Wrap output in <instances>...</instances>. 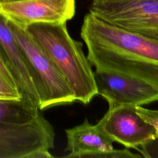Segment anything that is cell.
I'll list each match as a JSON object with an SVG mask.
<instances>
[{"instance_id":"6da1fadb","label":"cell","mask_w":158,"mask_h":158,"mask_svg":"<svg viewBox=\"0 0 158 158\" xmlns=\"http://www.w3.org/2000/svg\"><path fill=\"white\" fill-rule=\"evenodd\" d=\"M80 36L96 70L128 75L158 88V41L87 14Z\"/></svg>"},{"instance_id":"7a4b0ae2","label":"cell","mask_w":158,"mask_h":158,"mask_svg":"<svg viewBox=\"0 0 158 158\" xmlns=\"http://www.w3.org/2000/svg\"><path fill=\"white\" fill-rule=\"evenodd\" d=\"M66 23H35L25 29L64 75L75 100L87 104L98 94L94 72L83 43L70 36Z\"/></svg>"},{"instance_id":"3957f363","label":"cell","mask_w":158,"mask_h":158,"mask_svg":"<svg viewBox=\"0 0 158 158\" xmlns=\"http://www.w3.org/2000/svg\"><path fill=\"white\" fill-rule=\"evenodd\" d=\"M55 133L40 112L20 124L0 122V158H51Z\"/></svg>"},{"instance_id":"277c9868","label":"cell","mask_w":158,"mask_h":158,"mask_svg":"<svg viewBox=\"0 0 158 158\" xmlns=\"http://www.w3.org/2000/svg\"><path fill=\"white\" fill-rule=\"evenodd\" d=\"M9 22L16 41L43 85L46 94L45 109L74 102L67 80L42 47L25 28L9 19Z\"/></svg>"},{"instance_id":"5b68a950","label":"cell","mask_w":158,"mask_h":158,"mask_svg":"<svg viewBox=\"0 0 158 158\" xmlns=\"http://www.w3.org/2000/svg\"><path fill=\"white\" fill-rule=\"evenodd\" d=\"M89 10L103 21L158 41V0L93 1Z\"/></svg>"},{"instance_id":"8992f818","label":"cell","mask_w":158,"mask_h":158,"mask_svg":"<svg viewBox=\"0 0 158 158\" xmlns=\"http://www.w3.org/2000/svg\"><path fill=\"white\" fill-rule=\"evenodd\" d=\"M98 94L106 99L109 108L142 106L158 101V88L128 75L102 70L94 72Z\"/></svg>"},{"instance_id":"52a82bcc","label":"cell","mask_w":158,"mask_h":158,"mask_svg":"<svg viewBox=\"0 0 158 158\" xmlns=\"http://www.w3.org/2000/svg\"><path fill=\"white\" fill-rule=\"evenodd\" d=\"M0 47L15 78L23 99L45 109L46 94L43 85L16 41L9 19L0 12Z\"/></svg>"},{"instance_id":"ba28073f","label":"cell","mask_w":158,"mask_h":158,"mask_svg":"<svg viewBox=\"0 0 158 158\" xmlns=\"http://www.w3.org/2000/svg\"><path fill=\"white\" fill-rule=\"evenodd\" d=\"M97 125L113 142L127 148L138 149L154 138L155 130L136 113V106H120L109 108Z\"/></svg>"},{"instance_id":"9c48e42d","label":"cell","mask_w":158,"mask_h":158,"mask_svg":"<svg viewBox=\"0 0 158 158\" xmlns=\"http://www.w3.org/2000/svg\"><path fill=\"white\" fill-rule=\"evenodd\" d=\"M0 12L25 28L35 23H64L75 13V0H27L0 4Z\"/></svg>"},{"instance_id":"30bf717a","label":"cell","mask_w":158,"mask_h":158,"mask_svg":"<svg viewBox=\"0 0 158 158\" xmlns=\"http://www.w3.org/2000/svg\"><path fill=\"white\" fill-rule=\"evenodd\" d=\"M67 146L69 153L65 157L91 158L96 153L114 149L113 141L96 125H91L86 118L83 122L66 129Z\"/></svg>"},{"instance_id":"8fae6325","label":"cell","mask_w":158,"mask_h":158,"mask_svg":"<svg viewBox=\"0 0 158 158\" xmlns=\"http://www.w3.org/2000/svg\"><path fill=\"white\" fill-rule=\"evenodd\" d=\"M40 112V110L36 106L23 99H0V122L25 123L33 120Z\"/></svg>"},{"instance_id":"7c38bea8","label":"cell","mask_w":158,"mask_h":158,"mask_svg":"<svg viewBox=\"0 0 158 158\" xmlns=\"http://www.w3.org/2000/svg\"><path fill=\"white\" fill-rule=\"evenodd\" d=\"M23 97L19 90L11 85L0 75V99L20 100Z\"/></svg>"},{"instance_id":"4fadbf2b","label":"cell","mask_w":158,"mask_h":158,"mask_svg":"<svg viewBox=\"0 0 158 158\" xmlns=\"http://www.w3.org/2000/svg\"><path fill=\"white\" fill-rule=\"evenodd\" d=\"M136 111L143 120L153 127L156 136H158V110H151L142 106H136Z\"/></svg>"},{"instance_id":"5bb4252c","label":"cell","mask_w":158,"mask_h":158,"mask_svg":"<svg viewBox=\"0 0 158 158\" xmlns=\"http://www.w3.org/2000/svg\"><path fill=\"white\" fill-rule=\"evenodd\" d=\"M141 149L137 150L139 151L141 155L146 158L158 157V136L148 140L140 146Z\"/></svg>"},{"instance_id":"9a60e30c","label":"cell","mask_w":158,"mask_h":158,"mask_svg":"<svg viewBox=\"0 0 158 158\" xmlns=\"http://www.w3.org/2000/svg\"><path fill=\"white\" fill-rule=\"evenodd\" d=\"M0 75L15 88H18L15 78L0 47Z\"/></svg>"},{"instance_id":"2e32d148","label":"cell","mask_w":158,"mask_h":158,"mask_svg":"<svg viewBox=\"0 0 158 158\" xmlns=\"http://www.w3.org/2000/svg\"><path fill=\"white\" fill-rule=\"evenodd\" d=\"M123 1H138V0H93V2H117Z\"/></svg>"},{"instance_id":"e0dca14e","label":"cell","mask_w":158,"mask_h":158,"mask_svg":"<svg viewBox=\"0 0 158 158\" xmlns=\"http://www.w3.org/2000/svg\"><path fill=\"white\" fill-rule=\"evenodd\" d=\"M27 0H0V4L4 3H9V2H18V1H23Z\"/></svg>"}]
</instances>
